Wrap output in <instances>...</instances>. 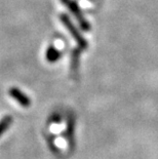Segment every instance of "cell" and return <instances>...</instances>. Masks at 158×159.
<instances>
[{
    "label": "cell",
    "instance_id": "obj_1",
    "mask_svg": "<svg viewBox=\"0 0 158 159\" xmlns=\"http://www.w3.org/2000/svg\"><path fill=\"white\" fill-rule=\"evenodd\" d=\"M60 19H61V22L63 23V25L68 29L70 34H71L73 36V38L75 39L76 43L80 46V48H83V49L86 48L87 42L85 41V39L83 38V36L80 34V32L76 29V27L73 25V23H71L70 19L68 18V16L65 15V13H61Z\"/></svg>",
    "mask_w": 158,
    "mask_h": 159
},
{
    "label": "cell",
    "instance_id": "obj_2",
    "mask_svg": "<svg viewBox=\"0 0 158 159\" xmlns=\"http://www.w3.org/2000/svg\"><path fill=\"white\" fill-rule=\"evenodd\" d=\"M61 1L68 7V9L71 11L72 15L75 16V19L78 21L79 25L81 26V28L84 30V31H87V30L90 28V26H89V24L87 23L84 16H83L82 11L78 6V4H77L74 0H61Z\"/></svg>",
    "mask_w": 158,
    "mask_h": 159
},
{
    "label": "cell",
    "instance_id": "obj_3",
    "mask_svg": "<svg viewBox=\"0 0 158 159\" xmlns=\"http://www.w3.org/2000/svg\"><path fill=\"white\" fill-rule=\"evenodd\" d=\"M8 93H9V96H11L13 100H16L22 107L28 108L30 106V104H31V101H30L28 96L23 93V91L20 90L18 87H11Z\"/></svg>",
    "mask_w": 158,
    "mask_h": 159
},
{
    "label": "cell",
    "instance_id": "obj_4",
    "mask_svg": "<svg viewBox=\"0 0 158 159\" xmlns=\"http://www.w3.org/2000/svg\"><path fill=\"white\" fill-rule=\"evenodd\" d=\"M62 53L61 52L56 48L55 46H49L47 49H46V52H45V57H46V61H48L49 63H55L58 60H60L61 57Z\"/></svg>",
    "mask_w": 158,
    "mask_h": 159
},
{
    "label": "cell",
    "instance_id": "obj_5",
    "mask_svg": "<svg viewBox=\"0 0 158 159\" xmlns=\"http://www.w3.org/2000/svg\"><path fill=\"white\" fill-rule=\"evenodd\" d=\"M11 123H12V117L9 116V115L4 116L1 120H0V137L8 129L9 126L11 125Z\"/></svg>",
    "mask_w": 158,
    "mask_h": 159
}]
</instances>
